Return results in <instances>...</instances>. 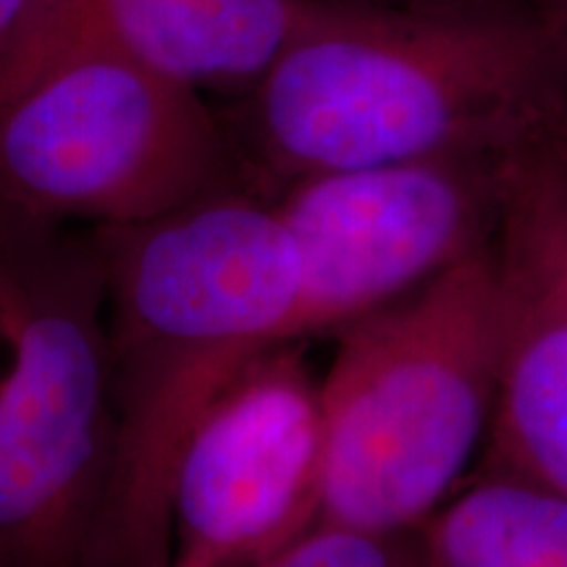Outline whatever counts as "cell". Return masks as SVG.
Masks as SVG:
<instances>
[{
    "label": "cell",
    "instance_id": "obj_5",
    "mask_svg": "<svg viewBox=\"0 0 567 567\" xmlns=\"http://www.w3.org/2000/svg\"><path fill=\"white\" fill-rule=\"evenodd\" d=\"M239 184L234 142L200 90L113 53L0 61L3 210L113 229Z\"/></svg>",
    "mask_w": 567,
    "mask_h": 567
},
{
    "label": "cell",
    "instance_id": "obj_14",
    "mask_svg": "<svg viewBox=\"0 0 567 567\" xmlns=\"http://www.w3.org/2000/svg\"><path fill=\"white\" fill-rule=\"evenodd\" d=\"M360 3H379V6H417V3H439V0H360Z\"/></svg>",
    "mask_w": 567,
    "mask_h": 567
},
{
    "label": "cell",
    "instance_id": "obj_7",
    "mask_svg": "<svg viewBox=\"0 0 567 567\" xmlns=\"http://www.w3.org/2000/svg\"><path fill=\"white\" fill-rule=\"evenodd\" d=\"M302 344L260 352L189 431L168 492V567H252L318 523L321 379Z\"/></svg>",
    "mask_w": 567,
    "mask_h": 567
},
{
    "label": "cell",
    "instance_id": "obj_1",
    "mask_svg": "<svg viewBox=\"0 0 567 567\" xmlns=\"http://www.w3.org/2000/svg\"><path fill=\"white\" fill-rule=\"evenodd\" d=\"M224 124L266 197L305 176L515 147L567 124V42L534 0H310Z\"/></svg>",
    "mask_w": 567,
    "mask_h": 567
},
{
    "label": "cell",
    "instance_id": "obj_6",
    "mask_svg": "<svg viewBox=\"0 0 567 567\" xmlns=\"http://www.w3.org/2000/svg\"><path fill=\"white\" fill-rule=\"evenodd\" d=\"M515 147L316 174L274 193L300 264L295 342L337 337L488 250Z\"/></svg>",
    "mask_w": 567,
    "mask_h": 567
},
{
    "label": "cell",
    "instance_id": "obj_13",
    "mask_svg": "<svg viewBox=\"0 0 567 567\" xmlns=\"http://www.w3.org/2000/svg\"><path fill=\"white\" fill-rule=\"evenodd\" d=\"M24 6L27 0H0V38L11 30V24L19 19Z\"/></svg>",
    "mask_w": 567,
    "mask_h": 567
},
{
    "label": "cell",
    "instance_id": "obj_9",
    "mask_svg": "<svg viewBox=\"0 0 567 567\" xmlns=\"http://www.w3.org/2000/svg\"><path fill=\"white\" fill-rule=\"evenodd\" d=\"M310 0H27L0 61L113 53L195 90L243 97L266 76Z\"/></svg>",
    "mask_w": 567,
    "mask_h": 567
},
{
    "label": "cell",
    "instance_id": "obj_3",
    "mask_svg": "<svg viewBox=\"0 0 567 567\" xmlns=\"http://www.w3.org/2000/svg\"><path fill=\"white\" fill-rule=\"evenodd\" d=\"M337 339L321 379L318 523L421 528L492 429L502 358L494 245Z\"/></svg>",
    "mask_w": 567,
    "mask_h": 567
},
{
    "label": "cell",
    "instance_id": "obj_4",
    "mask_svg": "<svg viewBox=\"0 0 567 567\" xmlns=\"http://www.w3.org/2000/svg\"><path fill=\"white\" fill-rule=\"evenodd\" d=\"M111 455L95 237L0 208V567H87Z\"/></svg>",
    "mask_w": 567,
    "mask_h": 567
},
{
    "label": "cell",
    "instance_id": "obj_2",
    "mask_svg": "<svg viewBox=\"0 0 567 567\" xmlns=\"http://www.w3.org/2000/svg\"><path fill=\"white\" fill-rule=\"evenodd\" d=\"M90 231L109 300L113 455L87 567H168L176 457L234 375L295 342L300 264L271 197L245 184Z\"/></svg>",
    "mask_w": 567,
    "mask_h": 567
},
{
    "label": "cell",
    "instance_id": "obj_8",
    "mask_svg": "<svg viewBox=\"0 0 567 567\" xmlns=\"http://www.w3.org/2000/svg\"><path fill=\"white\" fill-rule=\"evenodd\" d=\"M494 264L502 358L481 467L567 499V126L509 153Z\"/></svg>",
    "mask_w": 567,
    "mask_h": 567
},
{
    "label": "cell",
    "instance_id": "obj_12",
    "mask_svg": "<svg viewBox=\"0 0 567 567\" xmlns=\"http://www.w3.org/2000/svg\"><path fill=\"white\" fill-rule=\"evenodd\" d=\"M534 3L551 19L563 40L567 42V0H534Z\"/></svg>",
    "mask_w": 567,
    "mask_h": 567
},
{
    "label": "cell",
    "instance_id": "obj_10",
    "mask_svg": "<svg viewBox=\"0 0 567 567\" xmlns=\"http://www.w3.org/2000/svg\"><path fill=\"white\" fill-rule=\"evenodd\" d=\"M429 567H567V499L481 473L421 526Z\"/></svg>",
    "mask_w": 567,
    "mask_h": 567
},
{
    "label": "cell",
    "instance_id": "obj_11",
    "mask_svg": "<svg viewBox=\"0 0 567 567\" xmlns=\"http://www.w3.org/2000/svg\"><path fill=\"white\" fill-rule=\"evenodd\" d=\"M252 567H429L421 528L368 530L316 523Z\"/></svg>",
    "mask_w": 567,
    "mask_h": 567
}]
</instances>
